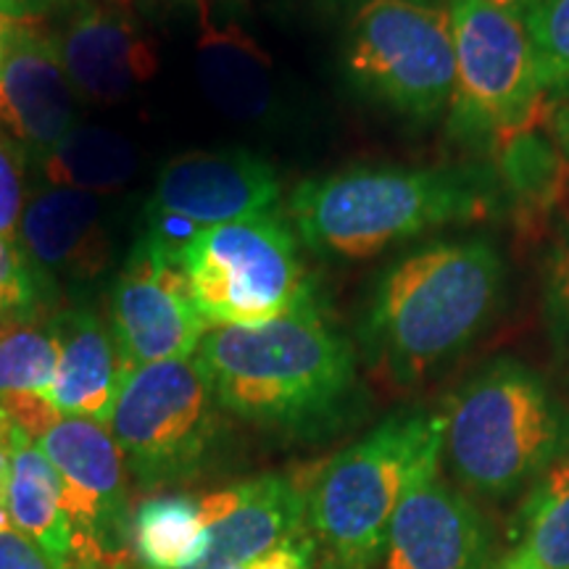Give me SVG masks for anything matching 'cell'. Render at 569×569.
Segmentation results:
<instances>
[{"mask_svg":"<svg viewBox=\"0 0 569 569\" xmlns=\"http://www.w3.org/2000/svg\"><path fill=\"white\" fill-rule=\"evenodd\" d=\"M196 359L222 411L277 436L317 440L359 411L356 353L319 306L248 327H213Z\"/></svg>","mask_w":569,"mask_h":569,"instance_id":"cell-1","label":"cell"},{"mask_svg":"<svg viewBox=\"0 0 569 569\" xmlns=\"http://www.w3.org/2000/svg\"><path fill=\"white\" fill-rule=\"evenodd\" d=\"M493 167H351L303 180L290 196L298 240L332 259H367L448 224L496 217Z\"/></svg>","mask_w":569,"mask_h":569,"instance_id":"cell-2","label":"cell"},{"mask_svg":"<svg viewBox=\"0 0 569 569\" xmlns=\"http://www.w3.org/2000/svg\"><path fill=\"white\" fill-rule=\"evenodd\" d=\"M503 259L486 238L432 243L377 277L361 322L369 359L398 386H415L457 356L493 317Z\"/></svg>","mask_w":569,"mask_h":569,"instance_id":"cell-3","label":"cell"},{"mask_svg":"<svg viewBox=\"0 0 569 569\" xmlns=\"http://www.w3.org/2000/svg\"><path fill=\"white\" fill-rule=\"evenodd\" d=\"M443 430V415L401 409L327 461L306 493V519L332 559L372 567L403 496L438 475Z\"/></svg>","mask_w":569,"mask_h":569,"instance_id":"cell-4","label":"cell"},{"mask_svg":"<svg viewBox=\"0 0 569 569\" xmlns=\"http://www.w3.org/2000/svg\"><path fill=\"white\" fill-rule=\"evenodd\" d=\"M443 417L448 467L480 496L522 488L569 448V411L543 377L517 359L482 367Z\"/></svg>","mask_w":569,"mask_h":569,"instance_id":"cell-5","label":"cell"},{"mask_svg":"<svg viewBox=\"0 0 569 569\" xmlns=\"http://www.w3.org/2000/svg\"><path fill=\"white\" fill-rule=\"evenodd\" d=\"M298 243L272 211L190 234L174 256L209 327H248L317 306Z\"/></svg>","mask_w":569,"mask_h":569,"instance_id":"cell-6","label":"cell"},{"mask_svg":"<svg viewBox=\"0 0 569 569\" xmlns=\"http://www.w3.org/2000/svg\"><path fill=\"white\" fill-rule=\"evenodd\" d=\"M453 34L457 82L448 113L465 140L498 148L546 124L549 103L538 82L536 53L522 13L493 0H446Z\"/></svg>","mask_w":569,"mask_h":569,"instance_id":"cell-7","label":"cell"},{"mask_svg":"<svg viewBox=\"0 0 569 569\" xmlns=\"http://www.w3.org/2000/svg\"><path fill=\"white\" fill-rule=\"evenodd\" d=\"M219 411L193 353L132 369L109 430L142 490L172 488L201 472L219 436Z\"/></svg>","mask_w":569,"mask_h":569,"instance_id":"cell-8","label":"cell"},{"mask_svg":"<svg viewBox=\"0 0 569 569\" xmlns=\"http://www.w3.org/2000/svg\"><path fill=\"white\" fill-rule=\"evenodd\" d=\"M351 82L401 117L430 122L448 111L457 82L446 6L361 0L343 46Z\"/></svg>","mask_w":569,"mask_h":569,"instance_id":"cell-9","label":"cell"},{"mask_svg":"<svg viewBox=\"0 0 569 569\" xmlns=\"http://www.w3.org/2000/svg\"><path fill=\"white\" fill-rule=\"evenodd\" d=\"M34 440L61 478L80 565L103 569V561L122 557L132 540L127 465L109 425L56 417Z\"/></svg>","mask_w":569,"mask_h":569,"instance_id":"cell-10","label":"cell"},{"mask_svg":"<svg viewBox=\"0 0 569 569\" xmlns=\"http://www.w3.org/2000/svg\"><path fill=\"white\" fill-rule=\"evenodd\" d=\"M282 180L277 169L251 151H198L177 156L159 172L148 232L169 251L190 234L277 211Z\"/></svg>","mask_w":569,"mask_h":569,"instance_id":"cell-11","label":"cell"},{"mask_svg":"<svg viewBox=\"0 0 569 569\" xmlns=\"http://www.w3.org/2000/svg\"><path fill=\"white\" fill-rule=\"evenodd\" d=\"M111 332L130 369L193 356L209 332L180 261L148 230L111 288Z\"/></svg>","mask_w":569,"mask_h":569,"instance_id":"cell-12","label":"cell"},{"mask_svg":"<svg viewBox=\"0 0 569 569\" xmlns=\"http://www.w3.org/2000/svg\"><path fill=\"white\" fill-rule=\"evenodd\" d=\"M77 92L59 42L27 19H3L0 127L30 161H40L74 127Z\"/></svg>","mask_w":569,"mask_h":569,"instance_id":"cell-13","label":"cell"},{"mask_svg":"<svg viewBox=\"0 0 569 569\" xmlns=\"http://www.w3.org/2000/svg\"><path fill=\"white\" fill-rule=\"evenodd\" d=\"M203 532L180 569H232L301 536L306 490L288 475H259L201 498Z\"/></svg>","mask_w":569,"mask_h":569,"instance_id":"cell-14","label":"cell"},{"mask_svg":"<svg viewBox=\"0 0 569 569\" xmlns=\"http://www.w3.org/2000/svg\"><path fill=\"white\" fill-rule=\"evenodd\" d=\"M56 42L77 98L98 106L124 101L159 67L153 40L132 13L98 0H80Z\"/></svg>","mask_w":569,"mask_h":569,"instance_id":"cell-15","label":"cell"},{"mask_svg":"<svg viewBox=\"0 0 569 569\" xmlns=\"http://www.w3.org/2000/svg\"><path fill=\"white\" fill-rule=\"evenodd\" d=\"M382 551L386 569H486L488 528L469 498L430 475L403 496Z\"/></svg>","mask_w":569,"mask_h":569,"instance_id":"cell-16","label":"cell"},{"mask_svg":"<svg viewBox=\"0 0 569 569\" xmlns=\"http://www.w3.org/2000/svg\"><path fill=\"white\" fill-rule=\"evenodd\" d=\"M19 246L48 288L96 280L109 267L111 253L103 198L71 188H42L21 213Z\"/></svg>","mask_w":569,"mask_h":569,"instance_id":"cell-17","label":"cell"},{"mask_svg":"<svg viewBox=\"0 0 569 569\" xmlns=\"http://www.w3.org/2000/svg\"><path fill=\"white\" fill-rule=\"evenodd\" d=\"M56 338V375L46 403L59 417L109 425L132 369L127 367L111 325L88 306H71L51 317Z\"/></svg>","mask_w":569,"mask_h":569,"instance_id":"cell-18","label":"cell"},{"mask_svg":"<svg viewBox=\"0 0 569 569\" xmlns=\"http://www.w3.org/2000/svg\"><path fill=\"white\" fill-rule=\"evenodd\" d=\"M196 74L206 98L232 122H264L277 90L269 56L234 24H203L196 48Z\"/></svg>","mask_w":569,"mask_h":569,"instance_id":"cell-19","label":"cell"},{"mask_svg":"<svg viewBox=\"0 0 569 569\" xmlns=\"http://www.w3.org/2000/svg\"><path fill=\"white\" fill-rule=\"evenodd\" d=\"M9 480L6 509L17 530L30 536L56 565L69 567L74 557V532L63 507V486L56 467L48 461L30 430L13 427L9 446Z\"/></svg>","mask_w":569,"mask_h":569,"instance_id":"cell-20","label":"cell"},{"mask_svg":"<svg viewBox=\"0 0 569 569\" xmlns=\"http://www.w3.org/2000/svg\"><path fill=\"white\" fill-rule=\"evenodd\" d=\"M56 356L59 351L51 319L0 322V409L34 438L59 417L46 403L56 375Z\"/></svg>","mask_w":569,"mask_h":569,"instance_id":"cell-21","label":"cell"},{"mask_svg":"<svg viewBox=\"0 0 569 569\" xmlns=\"http://www.w3.org/2000/svg\"><path fill=\"white\" fill-rule=\"evenodd\" d=\"M38 163L46 188L109 193L124 188L138 169V153L124 134L103 127H71L67 138Z\"/></svg>","mask_w":569,"mask_h":569,"instance_id":"cell-22","label":"cell"},{"mask_svg":"<svg viewBox=\"0 0 569 569\" xmlns=\"http://www.w3.org/2000/svg\"><path fill=\"white\" fill-rule=\"evenodd\" d=\"M496 153V174L507 203L517 206L522 222H536L538 217H546L557 203L561 184L567 188L569 180V161L553 146L551 134L532 127L503 140Z\"/></svg>","mask_w":569,"mask_h":569,"instance_id":"cell-23","label":"cell"},{"mask_svg":"<svg viewBox=\"0 0 569 569\" xmlns=\"http://www.w3.org/2000/svg\"><path fill=\"white\" fill-rule=\"evenodd\" d=\"M203 532L201 498H148L132 519V546L142 569H180L193 557Z\"/></svg>","mask_w":569,"mask_h":569,"instance_id":"cell-24","label":"cell"},{"mask_svg":"<svg viewBox=\"0 0 569 569\" xmlns=\"http://www.w3.org/2000/svg\"><path fill=\"white\" fill-rule=\"evenodd\" d=\"M515 553L530 569H569V453L540 475Z\"/></svg>","mask_w":569,"mask_h":569,"instance_id":"cell-25","label":"cell"},{"mask_svg":"<svg viewBox=\"0 0 569 569\" xmlns=\"http://www.w3.org/2000/svg\"><path fill=\"white\" fill-rule=\"evenodd\" d=\"M525 21L540 88L546 96L569 90V0H538Z\"/></svg>","mask_w":569,"mask_h":569,"instance_id":"cell-26","label":"cell"},{"mask_svg":"<svg viewBox=\"0 0 569 569\" xmlns=\"http://www.w3.org/2000/svg\"><path fill=\"white\" fill-rule=\"evenodd\" d=\"M540 298L549 336L569 365V213L551 224L549 243L540 259Z\"/></svg>","mask_w":569,"mask_h":569,"instance_id":"cell-27","label":"cell"},{"mask_svg":"<svg viewBox=\"0 0 569 569\" xmlns=\"http://www.w3.org/2000/svg\"><path fill=\"white\" fill-rule=\"evenodd\" d=\"M46 288L21 246L0 238V322L38 317Z\"/></svg>","mask_w":569,"mask_h":569,"instance_id":"cell-28","label":"cell"},{"mask_svg":"<svg viewBox=\"0 0 569 569\" xmlns=\"http://www.w3.org/2000/svg\"><path fill=\"white\" fill-rule=\"evenodd\" d=\"M27 153L0 127V238L19 243V222L27 206Z\"/></svg>","mask_w":569,"mask_h":569,"instance_id":"cell-29","label":"cell"},{"mask_svg":"<svg viewBox=\"0 0 569 569\" xmlns=\"http://www.w3.org/2000/svg\"><path fill=\"white\" fill-rule=\"evenodd\" d=\"M317 538L309 536V532H301V536L284 540V543L274 546L261 557H256L246 565L232 567V569H311L315 567L317 557Z\"/></svg>","mask_w":569,"mask_h":569,"instance_id":"cell-30","label":"cell"},{"mask_svg":"<svg viewBox=\"0 0 569 569\" xmlns=\"http://www.w3.org/2000/svg\"><path fill=\"white\" fill-rule=\"evenodd\" d=\"M0 569H71L61 567L21 530H0Z\"/></svg>","mask_w":569,"mask_h":569,"instance_id":"cell-31","label":"cell"},{"mask_svg":"<svg viewBox=\"0 0 569 569\" xmlns=\"http://www.w3.org/2000/svg\"><path fill=\"white\" fill-rule=\"evenodd\" d=\"M74 3V0H0V17L6 19H27L32 21L40 13H48L61 6ZM80 3V0H77Z\"/></svg>","mask_w":569,"mask_h":569,"instance_id":"cell-32","label":"cell"},{"mask_svg":"<svg viewBox=\"0 0 569 569\" xmlns=\"http://www.w3.org/2000/svg\"><path fill=\"white\" fill-rule=\"evenodd\" d=\"M546 130H549L553 146L569 161V98L549 106V117H546Z\"/></svg>","mask_w":569,"mask_h":569,"instance_id":"cell-33","label":"cell"},{"mask_svg":"<svg viewBox=\"0 0 569 569\" xmlns=\"http://www.w3.org/2000/svg\"><path fill=\"white\" fill-rule=\"evenodd\" d=\"M493 3L503 6V9H509V11L522 13V17H528L530 9L538 3V0H493Z\"/></svg>","mask_w":569,"mask_h":569,"instance_id":"cell-34","label":"cell"},{"mask_svg":"<svg viewBox=\"0 0 569 569\" xmlns=\"http://www.w3.org/2000/svg\"><path fill=\"white\" fill-rule=\"evenodd\" d=\"M496 569H530L528 565H525V561L522 559H519L517 557V553H511V557L507 559V561H503V565L501 567H496Z\"/></svg>","mask_w":569,"mask_h":569,"instance_id":"cell-35","label":"cell"},{"mask_svg":"<svg viewBox=\"0 0 569 569\" xmlns=\"http://www.w3.org/2000/svg\"><path fill=\"white\" fill-rule=\"evenodd\" d=\"M319 569H361V567H351V565H346V561H338V559L330 557Z\"/></svg>","mask_w":569,"mask_h":569,"instance_id":"cell-36","label":"cell"},{"mask_svg":"<svg viewBox=\"0 0 569 569\" xmlns=\"http://www.w3.org/2000/svg\"><path fill=\"white\" fill-rule=\"evenodd\" d=\"M409 3H422V6H443L446 0H409Z\"/></svg>","mask_w":569,"mask_h":569,"instance_id":"cell-37","label":"cell"},{"mask_svg":"<svg viewBox=\"0 0 569 569\" xmlns=\"http://www.w3.org/2000/svg\"><path fill=\"white\" fill-rule=\"evenodd\" d=\"M3 19L6 17H0V59H3Z\"/></svg>","mask_w":569,"mask_h":569,"instance_id":"cell-38","label":"cell"},{"mask_svg":"<svg viewBox=\"0 0 569 569\" xmlns=\"http://www.w3.org/2000/svg\"><path fill=\"white\" fill-rule=\"evenodd\" d=\"M567 190H569V180H567Z\"/></svg>","mask_w":569,"mask_h":569,"instance_id":"cell-39","label":"cell"}]
</instances>
